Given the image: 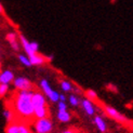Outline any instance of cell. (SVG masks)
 I'll list each match as a JSON object with an SVG mask.
<instances>
[{"label":"cell","mask_w":133,"mask_h":133,"mask_svg":"<svg viewBox=\"0 0 133 133\" xmlns=\"http://www.w3.org/2000/svg\"><path fill=\"white\" fill-rule=\"evenodd\" d=\"M34 90L29 91H17L13 98V110L16 117L19 116L25 120H35L34 106L31 103V95Z\"/></svg>","instance_id":"1"},{"label":"cell","mask_w":133,"mask_h":133,"mask_svg":"<svg viewBox=\"0 0 133 133\" xmlns=\"http://www.w3.org/2000/svg\"><path fill=\"white\" fill-rule=\"evenodd\" d=\"M52 130L53 123L49 117L34 120V133H51Z\"/></svg>","instance_id":"2"},{"label":"cell","mask_w":133,"mask_h":133,"mask_svg":"<svg viewBox=\"0 0 133 133\" xmlns=\"http://www.w3.org/2000/svg\"><path fill=\"white\" fill-rule=\"evenodd\" d=\"M5 133H32L29 125L26 124V122L18 121L17 119L14 121L6 124Z\"/></svg>","instance_id":"3"},{"label":"cell","mask_w":133,"mask_h":133,"mask_svg":"<svg viewBox=\"0 0 133 133\" xmlns=\"http://www.w3.org/2000/svg\"><path fill=\"white\" fill-rule=\"evenodd\" d=\"M13 85L17 91H29L34 89V84L25 77H17L13 80Z\"/></svg>","instance_id":"4"},{"label":"cell","mask_w":133,"mask_h":133,"mask_svg":"<svg viewBox=\"0 0 133 133\" xmlns=\"http://www.w3.org/2000/svg\"><path fill=\"white\" fill-rule=\"evenodd\" d=\"M104 109H105V112H106V114H107L110 118L114 119V120H116V121H118V122H120V123H122V124L130 123V121L128 120L127 118H125L122 114H120V112H119L117 109H115L114 107H111V106H109V105H105Z\"/></svg>","instance_id":"5"},{"label":"cell","mask_w":133,"mask_h":133,"mask_svg":"<svg viewBox=\"0 0 133 133\" xmlns=\"http://www.w3.org/2000/svg\"><path fill=\"white\" fill-rule=\"evenodd\" d=\"M40 88H41V90L44 92V94L48 96L52 102H58V96H59L58 92H56V91L53 90V89L50 87L49 82L46 81L45 79H42V80H41V82H40Z\"/></svg>","instance_id":"6"},{"label":"cell","mask_w":133,"mask_h":133,"mask_svg":"<svg viewBox=\"0 0 133 133\" xmlns=\"http://www.w3.org/2000/svg\"><path fill=\"white\" fill-rule=\"evenodd\" d=\"M31 103H32V106H34V109L40 108V107H48L44 95L39 91H34L31 95Z\"/></svg>","instance_id":"7"},{"label":"cell","mask_w":133,"mask_h":133,"mask_svg":"<svg viewBox=\"0 0 133 133\" xmlns=\"http://www.w3.org/2000/svg\"><path fill=\"white\" fill-rule=\"evenodd\" d=\"M29 62H30V64H31V66L32 65H42V64H44V63H46V62H50V61H52V56H43L42 54H40V53H34L32 55H30L29 57Z\"/></svg>","instance_id":"8"},{"label":"cell","mask_w":133,"mask_h":133,"mask_svg":"<svg viewBox=\"0 0 133 133\" xmlns=\"http://www.w3.org/2000/svg\"><path fill=\"white\" fill-rule=\"evenodd\" d=\"M14 74L13 71L6 69L3 70L2 72H0V84H9L11 82H13L14 80Z\"/></svg>","instance_id":"9"},{"label":"cell","mask_w":133,"mask_h":133,"mask_svg":"<svg viewBox=\"0 0 133 133\" xmlns=\"http://www.w3.org/2000/svg\"><path fill=\"white\" fill-rule=\"evenodd\" d=\"M17 38H19V41H21V44L23 45V48H24L25 52L27 53V55H26V56L29 57L30 55L34 54L35 52L32 51V50H31V48H30V41H28L27 39H26V38H25V37H24L22 34H19ZM36 53H37V52H36Z\"/></svg>","instance_id":"10"},{"label":"cell","mask_w":133,"mask_h":133,"mask_svg":"<svg viewBox=\"0 0 133 133\" xmlns=\"http://www.w3.org/2000/svg\"><path fill=\"white\" fill-rule=\"evenodd\" d=\"M81 106H82V108L84 109V111L87 112V115H89V116L94 115L95 108H94V106H93V103L90 102L89 99H87V98L82 99L81 101Z\"/></svg>","instance_id":"11"},{"label":"cell","mask_w":133,"mask_h":133,"mask_svg":"<svg viewBox=\"0 0 133 133\" xmlns=\"http://www.w3.org/2000/svg\"><path fill=\"white\" fill-rule=\"evenodd\" d=\"M49 115L48 107H40V108H35L34 109V117L35 119H41L45 118Z\"/></svg>","instance_id":"12"},{"label":"cell","mask_w":133,"mask_h":133,"mask_svg":"<svg viewBox=\"0 0 133 133\" xmlns=\"http://www.w3.org/2000/svg\"><path fill=\"white\" fill-rule=\"evenodd\" d=\"M3 114H4V117H5L6 122H8V123H10V122L14 121V120H16V119H17V117H16V115H15L14 110H13V108L6 107Z\"/></svg>","instance_id":"13"},{"label":"cell","mask_w":133,"mask_h":133,"mask_svg":"<svg viewBox=\"0 0 133 133\" xmlns=\"http://www.w3.org/2000/svg\"><path fill=\"white\" fill-rule=\"evenodd\" d=\"M94 122H95V124H96V127L98 128V130L101 131L102 133H105L106 131H107V125H106L105 121L103 120V118H102L101 116H95Z\"/></svg>","instance_id":"14"},{"label":"cell","mask_w":133,"mask_h":133,"mask_svg":"<svg viewBox=\"0 0 133 133\" xmlns=\"http://www.w3.org/2000/svg\"><path fill=\"white\" fill-rule=\"evenodd\" d=\"M57 119H58V121H61V122H68V121H70L71 116L67 110L58 111L57 112Z\"/></svg>","instance_id":"15"},{"label":"cell","mask_w":133,"mask_h":133,"mask_svg":"<svg viewBox=\"0 0 133 133\" xmlns=\"http://www.w3.org/2000/svg\"><path fill=\"white\" fill-rule=\"evenodd\" d=\"M85 96H87V99H89L90 102H96L97 101V94L94 90H87L84 92Z\"/></svg>","instance_id":"16"},{"label":"cell","mask_w":133,"mask_h":133,"mask_svg":"<svg viewBox=\"0 0 133 133\" xmlns=\"http://www.w3.org/2000/svg\"><path fill=\"white\" fill-rule=\"evenodd\" d=\"M61 88H62V90H63V91H65V92H69V91H71V90H72L71 83H70V82H68V81H66V80L61 81Z\"/></svg>","instance_id":"17"},{"label":"cell","mask_w":133,"mask_h":133,"mask_svg":"<svg viewBox=\"0 0 133 133\" xmlns=\"http://www.w3.org/2000/svg\"><path fill=\"white\" fill-rule=\"evenodd\" d=\"M18 59H19V62H21L23 65L27 66V67H30V66H31V64H30V62H29V58L26 56V55L19 54V55H18Z\"/></svg>","instance_id":"18"},{"label":"cell","mask_w":133,"mask_h":133,"mask_svg":"<svg viewBox=\"0 0 133 133\" xmlns=\"http://www.w3.org/2000/svg\"><path fill=\"white\" fill-rule=\"evenodd\" d=\"M5 39H6V41H8V42L11 44L12 42L17 41V35L15 34V32H9V34L6 35Z\"/></svg>","instance_id":"19"},{"label":"cell","mask_w":133,"mask_h":133,"mask_svg":"<svg viewBox=\"0 0 133 133\" xmlns=\"http://www.w3.org/2000/svg\"><path fill=\"white\" fill-rule=\"evenodd\" d=\"M9 92V84H0V97H3Z\"/></svg>","instance_id":"20"},{"label":"cell","mask_w":133,"mask_h":133,"mask_svg":"<svg viewBox=\"0 0 133 133\" xmlns=\"http://www.w3.org/2000/svg\"><path fill=\"white\" fill-rule=\"evenodd\" d=\"M69 103L72 105V106H78L79 103H80V99H79V97H77L76 95L71 94L69 96Z\"/></svg>","instance_id":"21"},{"label":"cell","mask_w":133,"mask_h":133,"mask_svg":"<svg viewBox=\"0 0 133 133\" xmlns=\"http://www.w3.org/2000/svg\"><path fill=\"white\" fill-rule=\"evenodd\" d=\"M57 108H58V111H65V110H67V106H66V103L65 102H58Z\"/></svg>","instance_id":"22"},{"label":"cell","mask_w":133,"mask_h":133,"mask_svg":"<svg viewBox=\"0 0 133 133\" xmlns=\"http://www.w3.org/2000/svg\"><path fill=\"white\" fill-rule=\"evenodd\" d=\"M19 45H21V44H19L17 41H14V42H12V43H11L12 49L14 50V51H16V52H18V51H19Z\"/></svg>","instance_id":"23"},{"label":"cell","mask_w":133,"mask_h":133,"mask_svg":"<svg viewBox=\"0 0 133 133\" xmlns=\"http://www.w3.org/2000/svg\"><path fill=\"white\" fill-rule=\"evenodd\" d=\"M30 48H31V50H32V51H34V52L36 53V52H38L39 45H38V43H37V42H30Z\"/></svg>","instance_id":"24"},{"label":"cell","mask_w":133,"mask_h":133,"mask_svg":"<svg viewBox=\"0 0 133 133\" xmlns=\"http://www.w3.org/2000/svg\"><path fill=\"white\" fill-rule=\"evenodd\" d=\"M61 133H79V131H78L77 129H74V128H69V129H67V130L61 132Z\"/></svg>","instance_id":"25"},{"label":"cell","mask_w":133,"mask_h":133,"mask_svg":"<svg viewBox=\"0 0 133 133\" xmlns=\"http://www.w3.org/2000/svg\"><path fill=\"white\" fill-rule=\"evenodd\" d=\"M107 89H108L109 91H111V92H115V93L118 92L117 87H116V85H114V84H108V85H107Z\"/></svg>","instance_id":"26"},{"label":"cell","mask_w":133,"mask_h":133,"mask_svg":"<svg viewBox=\"0 0 133 133\" xmlns=\"http://www.w3.org/2000/svg\"><path fill=\"white\" fill-rule=\"evenodd\" d=\"M58 101H59V102H65V101H66L65 95H64V94H59V96H58Z\"/></svg>","instance_id":"27"},{"label":"cell","mask_w":133,"mask_h":133,"mask_svg":"<svg viewBox=\"0 0 133 133\" xmlns=\"http://www.w3.org/2000/svg\"><path fill=\"white\" fill-rule=\"evenodd\" d=\"M0 14H4V9H3L1 2H0Z\"/></svg>","instance_id":"28"},{"label":"cell","mask_w":133,"mask_h":133,"mask_svg":"<svg viewBox=\"0 0 133 133\" xmlns=\"http://www.w3.org/2000/svg\"><path fill=\"white\" fill-rule=\"evenodd\" d=\"M32 133H34V132H32Z\"/></svg>","instance_id":"29"}]
</instances>
